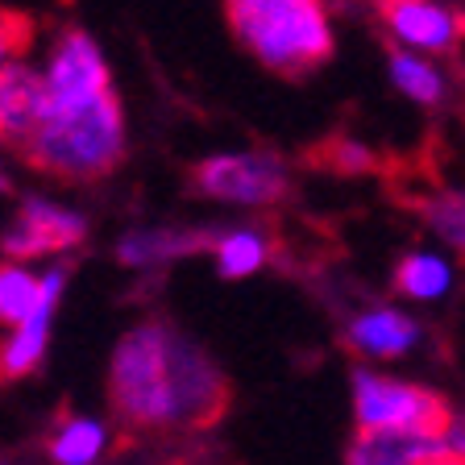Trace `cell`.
Segmentation results:
<instances>
[{"label":"cell","mask_w":465,"mask_h":465,"mask_svg":"<svg viewBox=\"0 0 465 465\" xmlns=\"http://www.w3.org/2000/svg\"><path fill=\"white\" fill-rule=\"evenodd\" d=\"M229 17L245 46L274 71L316 67L332 50L316 0H229Z\"/></svg>","instance_id":"3957f363"},{"label":"cell","mask_w":465,"mask_h":465,"mask_svg":"<svg viewBox=\"0 0 465 465\" xmlns=\"http://www.w3.org/2000/svg\"><path fill=\"white\" fill-rule=\"evenodd\" d=\"M100 449H104V428L87 416H71L50 436L46 453L54 457L58 465H92L100 457Z\"/></svg>","instance_id":"4fadbf2b"},{"label":"cell","mask_w":465,"mask_h":465,"mask_svg":"<svg viewBox=\"0 0 465 465\" xmlns=\"http://www.w3.org/2000/svg\"><path fill=\"white\" fill-rule=\"evenodd\" d=\"M42 121V71L9 58L0 67V137L25 150Z\"/></svg>","instance_id":"30bf717a"},{"label":"cell","mask_w":465,"mask_h":465,"mask_svg":"<svg viewBox=\"0 0 465 465\" xmlns=\"http://www.w3.org/2000/svg\"><path fill=\"white\" fill-rule=\"evenodd\" d=\"M87 221L71 208H58L50 200H25L17 221L5 229V253L17 262L42 258V253L71 250L75 242H84Z\"/></svg>","instance_id":"ba28073f"},{"label":"cell","mask_w":465,"mask_h":465,"mask_svg":"<svg viewBox=\"0 0 465 465\" xmlns=\"http://www.w3.org/2000/svg\"><path fill=\"white\" fill-rule=\"evenodd\" d=\"M266 262V242L253 229H232L229 237L216 242V271L224 279H245Z\"/></svg>","instance_id":"e0dca14e"},{"label":"cell","mask_w":465,"mask_h":465,"mask_svg":"<svg viewBox=\"0 0 465 465\" xmlns=\"http://www.w3.org/2000/svg\"><path fill=\"white\" fill-rule=\"evenodd\" d=\"M21 46V34L17 29H13V21H5L0 17V67H5V63H9L13 58V50Z\"/></svg>","instance_id":"44dd1931"},{"label":"cell","mask_w":465,"mask_h":465,"mask_svg":"<svg viewBox=\"0 0 465 465\" xmlns=\"http://www.w3.org/2000/svg\"><path fill=\"white\" fill-rule=\"evenodd\" d=\"M428 221L436 224V232L449 245H457L465 253V195H440V200H432L428 203Z\"/></svg>","instance_id":"d6986e66"},{"label":"cell","mask_w":465,"mask_h":465,"mask_svg":"<svg viewBox=\"0 0 465 465\" xmlns=\"http://www.w3.org/2000/svg\"><path fill=\"white\" fill-rule=\"evenodd\" d=\"M445 445L457 449V453H465V416H453V424H449V436Z\"/></svg>","instance_id":"7402d4cb"},{"label":"cell","mask_w":465,"mask_h":465,"mask_svg":"<svg viewBox=\"0 0 465 465\" xmlns=\"http://www.w3.org/2000/svg\"><path fill=\"white\" fill-rule=\"evenodd\" d=\"M38 303V274L25 266H0V324H21Z\"/></svg>","instance_id":"ac0fdd59"},{"label":"cell","mask_w":465,"mask_h":465,"mask_svg":"<svg viewBox=\"0 0 465 465\" xmlns=\"http://www.w3.org/2000/svg\"><path fill=\"white\" fill-rule=\"evenodd\" d=\"M391 79H395L399 92H403L407 100H416V104H440V100H445V79H440V71H436L432 63H424L420 54H411V50L391 54Z\"/></svg>","instance_id":"9a60e30c"},{"label":"cell","mask_w":465,"mask_h":465,"mask_svg":"<svg viewBox=\"0 0 465 465\" xmlns=\"http://www.w3.org/2000/svg\"><path fill=\"white\" fill-rule=\"evenodd\" d=\"M382 17L407 50L445 54L461 34V17L436 0H382Z\"/></svg>","instance_id":"9c48e42d"},{"label":"cell","mask_w":465,"mask_h":465,"mask_svg":"<svg viewBox=\"0 0 465 465\" xmlns=\"http://www.w3.org/2000/svg\"><path fill=\"white\" fill-rule=\"evenodd\" d=\"M171 324L150 320L121 337L108 366V403L129 432H166L171 420Z\"/></svg>","instance_id":"6da1fadb"},{"label":"cell","mask_w":465,"mask_h":465,"mask_svg":"<svg viewBox=\"0 0 465 465\" xmlns=\"http://www.w3.org/2000/svg\"><path fill=\"white\" fill-rule=\"evenodd\" d=\"M67 291V266H50L38 279V303L29 308L21 324H13V337L0 341V387L34 374L50 345V320L58 312V300Z\"/></svg>","instance_id":"52a82bcc"},{"label":"cell","mask_w":465,"mask_h":465,"mask_svg":"<svg viewBox=\"0 0 465 465\" xmlns=\"http://www.w3.org/2000/svg\"><path fill=\"white\" fill-rule=\"evenodd\" d=\"M449 282H453V271L436 253H407L395 271V291L411 300H436L449 291Z\"/></svg>","instance_id":"5bb4252c"},{"label":"cell","mask_w":465,"mask_h":465,"mask_svg":"<svg viewBox=\"0 0 465 465\" xmlns=\"http://www.w3.org/2000/svg\"><path fill=\"white\" fill-rule=\"evenodd\" d=\"M25 154L38 171L58 179H96L108 174L125 154V121L113 92L96 96L92 104L75 108L67 116H50L34 129Z\"/></svg>","instance_id":"7a4b0ae2"},{"label":"cell","mask_w":465,"mask_h":465,"mask_svg":"<svg viewBox=\"0 0 465 465\" xmlns=\"http://www.w3.org/2000/svg\"><path fill=\"white\" fill-rule=\"evenodd\" d=\"M203 237H179V232H129L125 242L116 245V258L125 266H154V262L171 258V253L200 250Z\"/></svg>","instance_id":"2e32d148"},{"label":"cell","mask_w":465,"mask_h":465,"mask_svg":"<svg viewBox=\"0 0 465 465\" xmlns=\"http://www.w3.org/2000/svg\"><path fill=\"white\" fill-rule=\"evenodd\" d=\"M104 92H113V84H108V63L100 54V46L84 29L63 34L46 71H42V121L75 113V108L92 104Z\"/></svg>","instance_id":"5b68a950"},{"label":"cell","mask_w":465,"mask_h":465,"mask_svg":"<svg viewBox=\"0 0 465 465\" xmlns=\"http://www.w3.org/2000/svg\"><path fill=\"white\" fill-rule=\"evenodd\" d=\"M416 337H420L416 320H407L403 312H395V308L366 312V316H358L345 332V341L358 349L361 358H399V353H407V349L416 345Z\"/></svg>","instance_id":"8fae6325"},{"label":"cell","mask_w":465,"mask_h":465,"mask_svg":"<svg viewBox=\"0 0 465 465\" xmlns=\"http://www.w3.org/2000/svg\"><path fill=\"white\" fill-rule=\"evenodd\" d=\"M353 411H358V428L366 432H411L432 445H445L453 424V407L445 395L370 370L353 374Z\"/></svg>","instance_id":"277c9868"},{"label":"cell","mask_w":465,"mask_h":465,"mask_svg":"<svg viewBox=\"0 0 465 465\" xmlns=\"http://www.w3.org/2000/svg\"><path fill=\"white\" fill-rule=\"evenodd\" d=\"M428 449H436L432 440L411 432H366L358 428V436L349 440L345 465H416V457H424Z\"/></svg>","instance_id":"7c38bea8"},{"label":"cell","mask_w":465,"mask_h":465,"mask_svg":"<svg viewBox=\"0 0 465 465\" xmlns=\"http://www.w3.org/2000/svg\"><path fill=\"white\" fill-rule=\"evenodd\" d=\"M200 192L232 203H271L287 192V171L274 154H221L200 163Z\"/></svg>","instance_id":"8992f818"},{"label":"cell","mask_w":465,"mask_h":465,"mask_svg":"<svg viewBox=\"0 0 465 465\" xmlns=\"http://www.w3.org/2000/svg\"><path fill=\"white\" fill-rule=\"evenodd\" d=\"M416 465H465V453H457V449H449V445H436V449H428L424 457H416Z\"/></svg>","instance_id":"ffe728a7"}]
</instances>
